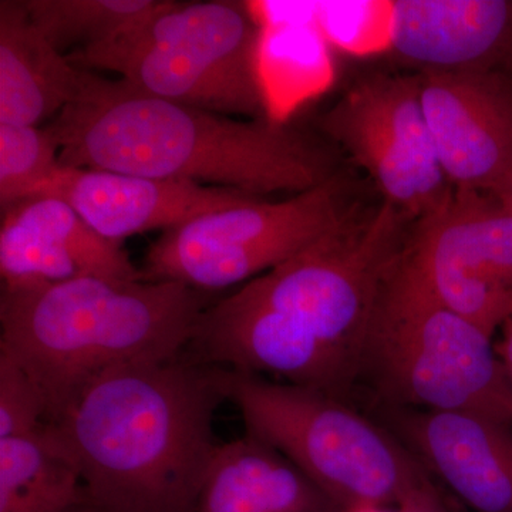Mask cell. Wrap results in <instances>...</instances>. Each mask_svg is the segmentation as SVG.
Here are the masks:
<instances>
[{
    "label": "cell",
    "mask_w": 512,
    "mask_h": 512,
    "mask_svg": "<svg viewBox=\"0 0 512 512\" xmlns=\"http://www.w3.org/2000/svg\"><path fill=\"white\" fill-rule=\"evenodd\" d=\"M225 400L218 367L180 355L114 367L45 430L104 512H197Z\"/></svg>",
    "instance_id": "cell-1"
},
{
    "label": "cell",
    "mask_w": 512,
    "mask_h": 512,
    "mask_svg": "<svg viewBox=\"0 0 512 512\" xmlns=\"http://www.w3.org/2000/svg\"><path fill=\"white\" fill-rule=\"evenodd\" d=\"M46 130L64 167L212 184L259 198L301 194L332 178L328 154L286 123L211 113L86 70L79 96Z\"/></svg>",
    "instance_id": "cell-2"
},
{
    "label": "cell",
    "mask_w": 512,
    "mask_h": 512,
    "mask_svg": "<svg viewBox=\"0 0 512 512\" xmlns=\"http://www.w3.org/2000/svg\"><path fill=\"white\" fill-rule=\"evenodd\" d=\"M204 301V292L181 282L103 276L2 288L0 353L36 384L47 426L114 367L183 355Z\"/></svg>",
    "instance_id": "cell-3"
},
{
    "label": "cell",
    "mask_w": 512,
    "mask_h": 512,
    "mask_svg": "<svg viewBox=\"0 0 512 512\" xmlns=\"http://www.w3.org/2000/svg\"><path fill=\"white\" fill-rule=\"evenodd\" d=\"M357 383L372 389L380 407L456 410L512 424V389L493 336L439 301L403 251L367 319Z\"/></svg>",
    "instance_id": "cell-4"
},
{
    "label": "cell",
    "mask_w": 512,
    "mask_h": 512,
    "mask_svg": "<svg viewBox=\"0 0 512 512\" xmlns=\"http://www.w3.org/2000/svg\"><path fill=\"white\" fill-rule=\"evenodd\" d=\"M218 380L247 434L288 458L342 510L396 508L430 480L392 431L339 397L221 367Z\"/></svg>",
    "instance_id": "cell-5"
},
{
    "label": "cell",
    "mask_w": 512,
    "mask_h": 512,
    "mask_svg": "<svg viewBox=\"0 0 512 512\" xmlns=\"http://www.w3.org/2000/svg\"><path fill=\"white\" fill-rule=\"evenodd\" d=\"M259 37L245 2H171L114 42L67 57L82 70L119 73L160 99L229 117L268 119L258 76Z\"/></svg>",
    "instance_id": "cell-6"
},
{
    "label": "cell",
    "mask_w": 512,
    "mask_h": 512,
    "mask_svg": "<svg viewBox=\"0 0 512 512\" xmlns=\"http://www.w3.org/2000/svg\"><path fill=\"white\" fill-rule=\"evenodd\" d=\"M410 222L386 201L367 214L349 211L318 241L235 293L328 346L348 360L357 377L367 319L384 276L406 245Z\"/></svg>",
    "instance_id": "cell-7"
},
{
    "label": "cell",
    "mask_w": 512,
    "mask_h": 512,
    "mask_svg": "<svg viewBox=\"0 0 512 512\" xmlns=\"http://www.w3.org/2000/svg\"><path fill=\"white\" fill-rule=\"evenodd\" d=\"M348 212L333 177L285 201L249 198L164 231L148 249L143 278L200 292L247 284L318 241Z\"/></svg>",
    "instance_id": "cell-8"
},
{
    "label": "cell",
    "mask_w": 512,
    "mask_h": 512,
    "mask_svg": "<svg viewBox=\"0 0 512 512\" xmlns=\"http://www.w3.org/2000/svg\"><path fill=\"white\" fill-rule=\"evenodd\" d=\"M323 131L414 222L453 191L421 104L420 77L373 74L353 84L320 120Z\"/></svg>",
    "instance_id": "cell-9"
},
{
    "label": "cell",
    "mask_w": 512,
    "mask_h": 512,
    "mask_svg": "<svg viewBox=\"0 0 512 512\" xmlns=\"http://www.w3.org/2000/svg\"><path fill=\"white\" fill-rule=\"evenodd\" d=\"M403 258L439 301L493 336L512 313V215L456 190L412 225Z\"/></svg>",
    "instance_id": "cell-10"
},
{
    "label": "cell",
    "mask_w": 512,
    "mask_h": 512,
    "mask_svg": "<svg viewBox=\"0 0 512 512\" xmlns=\"http://www.w3.org/2000/svg\"><path fill=\"white\" fill-rule=\"evenodd\" d=\"M419 77L424 116L448 183L493 195L512 170V77L494 72Z\"/></svg>",
    "instance_id": "cell-11"
},
{
    "label": "cell",
    "mask_w": 512,
    "mask_h": 512,
    "mask_svg": "<svg viewBox=\"0 0 512 512\" xmlns=\"http://www.w3.org/2000/svg\"><path fill=\"white\" fill-rule=\"evenodd\" d=\"M427 471L473 512H512V424L456 410L380 407Z\"/></svg>",
    "instance_id": "cell-12"
},
{
    "label": "cell",
    "mask_w": 512,
    "mask_h": 512,
    "mask_svg": "<svg viewBox=\"0 0 512 512\" xmlns=\"http://www.w3.org/2000/svg\"><path fill=\"white\" fill-rule=\"evenodd\" d=\"M2 288L62 284L80 276L138 281L121 242L101 237L76 211L53 195H37L2 210Z\"/></svg>",
    "instance_id": "cell-13"
},
{
    "label": "cell",
    "mask_w": 512,
    "mask_h": 512,
    "mask_svg": "<svg viewBox=\"0 0 512 512\" xmlns=\"http://www.w3.org/2000/svg\"><path fill=\"white\" fill-rule=\"evenodd\" d=\"M40 195L62 198L97 234L114 242L153 229L167 231L255 198L192 181L64 165Z\"/></svg>",
    "instance_id": "cell-14"
},
{
    "label": "cell",
    "mask_w": 512,
    "mask_h": 512,
    "mask_svg": "<svg viewBox=\"0 0 512 512\" xmlns=\"http://www.w3.org/2000/svg\"><path fill=\"white\" fill-rule=\"evenodd\" d=\"M389 50L421 73L512 77V0H396Z\"/></svg>",
    "instance_id": "cell-15"
},
{
    "label": "cell",
    "mask_w": 512,
    "mask_h": 512,
    "mask_svg": "<svg viewBox=\"0 0 512 512\" xmlns=\"http://www.w3.org/2000/svg\"><path fill=\"white\" fill-rule=\"evenodd\" d=\"M83 77L32 22L22 0L0 2V123L55 119L79 96Z\"/></svg>",
    "instance_id": "cell-16"
},
{
    "label": "cell",
    "mask_w": 512,
    "mask_h": 512,
    "mask_svg": "<svg viewBox=\"0 0 512 512\" xmlns=\"http://www.w3.org/2000/svg\"><path fill=\"white\" fill-rule=\"evenodd\" d=\"M274 447L245 434L221 443L197 512H342Z\"/></svg>",
    "instance_id": "cell-17"
},
{
    "label": "cell",
    "mask_w": 512,
    "mask_h": 512,
    "mask_svg": "<svg viewBox=\"0 0 512 512\" xmlns=\"http://www.w3.org/2000/svg\"><path fill=\"white\" fill-rule=\"evenodd\" d=\"M86 503L79 471L45 427L0 439V512H70Z\"/></svg>",
    "instance_id": "cell-18"
},
{
    "label": "cell",
    "mask_w": 512,
    "mask_h": 512,
    "mask_svg": "<svg viewBox=\"0 0 512 512\" xmlns=\"http://www.w3.org/2000/svg\"><path fill=\"white\" fill-rule=\"evenodd\" d=\"M328 42L316 25L261 29L258 76L266 117L276 123L328 89L332 80Z\"/></svg>",
    "instance_id": "cell-19"
},
{
    "label": "cell",
    "mask_w": 512,
    "mask_h": 512,
    "mask_svg": "<svg viewBox=\"0 0 512 512\" xmlns=\"http://www.w3.org/2000/svg\"><path fill=\"white\" fill-rule=\"evenodd\" d=\"M29 18L56 49L114 42L168 8V0H22Z\"/></svg>",
    "instance_id": "cell-20"
},
{
    "label": "cell",
    "mask_w": 512,
    "mask_h": 512,
    "mask_svg": "<svg viewBox=\"0 0 512 512\" xmlns=\"http://www.w3.org/2000/svg\"><path fill=\"white\" fill-rule=\"evenodd\" d=\"M55 137L37 126L0 123V205L37 197L62 170Z\"/></svg>",
    "instance_id": "cell-21"
},
{
    "label": "cell",
    "mask_w": 512,
    "mask_h": 512,
    "mask_svg": "<svg viewBox=\"0 0 512 512\" xmlns=\"http://www.w3.org/2000/svg\"><path fill=\"white\" fill-rule=\"evenodd\" d=\"M390 3L318 2L316 26L328 45L346 52H372V35L389 47Z\"/></svg>",
    "instance_id": "cell-22"
},
{
    "label": "cell",
    "mask_w": 512,
    "mask_h": 512,
    "mask_svg": "<svg viewBox=\"0 0 512 512\" xmlns=\"http://www.w3.org/2000/svg\"><path fill=\"white\" fill-rule=\"evenodd\" d=\"M45 424V403L36 384L12 357L0 353V439L29 436Z\"/></svg>",
    "instance_id": "cell-23"
},
{
    "label": "cell",
    "mask_w": 512,
    "mask_h": 512,
    "mask_svg": "<svg viewBox=\"0 0 512 512\" xmlns=\"http://www.w3.org/2000/svg\"><path fill=\"white\" fill-rule=\"evenodd\" d=\"M394 512H448V510L436 485L433 481L427 480L406 495L402 503L394 508Z\"/></svg>",
    "instance_id": "cell-24"
},
{
    "label": "cell",
    "mask_w": 512,
    "mask_h": 512,
    "mask_svg": "<svg viewBox=\"0 0 512 512\" xmlns=\"http://www.w3.org/2000/svg\"><path fill=\"white\" fill-rule=\"evenodd\" d=\"M495 350L512 389V313L501 326V340L495 345Z\"/></svg>",
    "instance_id": "cell-25"
},
{
    "label": "cell",
    "mask_w": 512,
    "mask_h": 512,
    "mask_svg": "<svg viewBox=\"0 0 512 512\" xmlns=\"http://www.w3.org/2000/svg\"><path fill=\"white\" fill-rule=\"evenodd\" d=\"M493 195L503 205L504 210L512 215V170L504 178L503 183L498 185Z\"/></svg>",
    "instance_id": "cell-26"
},
{
    "label": "cell",
    "mask_w": 512,
    "mask_h": 512,
    "mask_svg": "<svg viewBox=\"0 0 512 512\" xmlns=\"http://www.w3.org/2000/svg\"><path fill=\"white\" fill-rule=\"evenodd\" d=\"M342 512H390V510L387 507H379V505H360V507L349 508Z\"/></svg>",
    "instance_id": "cell-27"
},
{
    "label": "cell",
    "mask_w": 512,
    "mask_h": 512,
    "mask_svg": "<svg viewBox=\"0 0 512 512\" xmlns=\"http://www.w3.org/2000/svg\"><path fill=\"white\" fill-rule=\"evenodd\" d=\"M70 512H104L99 510V508L93 507V505L90 504H82L79 505V507L74 508V510Z\"/></svg>",
    "instance_id": "cell-28"
}]
</instances>
